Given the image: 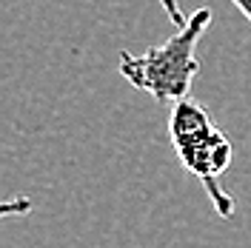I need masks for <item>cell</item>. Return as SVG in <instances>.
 Returning <instances> with one entry per match:
<instances>
[{
  "instance_id": "obj_1",
  "label": "cell",
  "mask_w": 251,
  "mask_h": 248,
  "mask_svg": "<svg viewBox=\"0 0 251 248\" xmlns=\"http://www.w3.org/2000/svg\"><path fill=\"white\" fill-rule=\"evenodd\" d=\"M169 137H172L174 154L180 166L200 180L208 200L214 205L217 217L231 220L237 211L234 197L223 186V174L231 166V143L223 134V128L214 123L203 103L194 97H183L172 106L169 114Z\"/></svg>"
},
{
  "instance_id": "obj_2",
  "label": "cell",
  "mask_w": 251,
  "mask_h": 248,
  "mask_svg": "<svg viewBox=\"0 0 251 248\" xmlns=\"http://www.w3.org/2000/svg\"><path fill=\"white\" fill-rule=\"evenodd\" d=\"M211 26V9H197L166 43L149 49L143 54L120 51V74L134 89L149 92L160 103H177L188 97L191 83L200 72L197 43Z\"/></svg>"
},
{
  "instance_id": "obj_3",
  "label": "cell",
  "mask_w": 251,
  "mask_h": 248,
  "mask_svg": "<svg viewBox=\"0 0 251 248\" xmlns=\"http://www.w3.org/2000/svg\"><path fill=\"white\" fill-rule=\"evenodd\" d=\"M160 6H163L166 17L172 20L177 29H180V26H183V23L188 20V17H183V9H180V3H177V0H160Z\"/></svg>"
},
{
  "instance_id": "obj_4",
  "label": "cell",
  "mask_w": 251,
  "mask_h": 248,
  "mask_svg": "<svg viewBox=\"0 0 251 248\" xmlns=\"http://www.w3.org/2000/svg\"><path fill=\"white\" fill-rule=\"evenodd\" d=\"M12 208H17V211H29V208H31V202L20 197V200H15V202H6V205H3V211H6V214H9Z\"/></svg>"
},
{
  "instance_id": "obj_5",
  "label": "cell",
  "mask_w": 251,
  "mask_h": 248,
  "mask_svg": "<svg viewBox=\"0 0 251 248\" xmlns=\"http://www.w3.org/2000/svg\"><path fill=\"white\" fill-rule=\"evenodd\" d=\"M231 3H234L237 9L243 12V17H246V20L251 23V0H231Z\"/></svg>"
}]
</instances>
